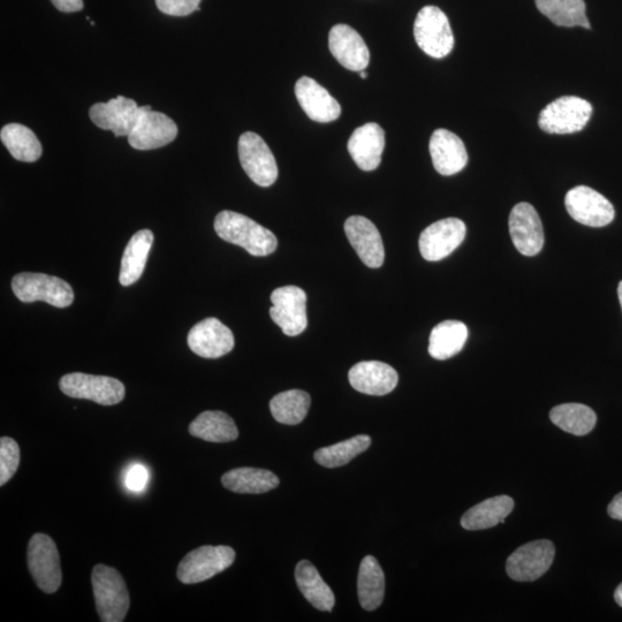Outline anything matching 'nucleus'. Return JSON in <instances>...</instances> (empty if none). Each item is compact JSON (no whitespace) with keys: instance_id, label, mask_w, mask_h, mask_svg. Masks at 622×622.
I'll return each mask as SVG.
<instances>
[{"instance_id":"nucleus-1","label":"nucleus","mask_w":622,"mask_h":622,"mask_svg":"<svg viewBox=\"0 0 622 622\" xmlns=\"http://www.w3.org/2000/svg\"><path fill=\"white\" fill-rule=\"evenodd\" d=\"M218 237L230 244L240 246L250 255L269 256L276 252V235L245 215L233 211H222L215 219Z\"/></svg>"},{"instance_id":"nucleus-2","label":"nucleus","mask_w":622,"mask_h":622,"mask_svg":"<svg viewBox=\"0 0 622 622\" xmlns=\"http://www.w3.org/2000/svg\"><path fill=\"white\" fill-rule=\"evenodd\" d=\"M95 604L103 622H123L130 610L131 598L121 574L106 565H96L91 574Z\"/></svg>"},{"instance_id":"nucleus-3","label":"nucleus","mask_w":622,"mask_h":622,"mask_svg":"<svg viewBox=\"0 0 622 622\" xmlns=\"http://www.w3.org/2000/svg\"><path fill=\"white\" fill-rule=\"evenodd\" d=\"M12 290L20 301L25 303L43 301L57 308L70 307L74 292L70 284L45 273H19L12 280Z\"/></svg>"},{"instance_id":"nucleus-4","label":"nucleus","mask_w":622,"mask_h":622,"mask_svg":"<svg viewBox=\"0 0 622 622\" xmlns=\"http://www.w3.org/2000/svg\"><path fill=\"white\" fill-rule=\"evenodd\" d=\"M414 37L420 49L428 56L442 59L454 47V36L446 14L436 6H426L417 14Z\"/></svg>"},{"instance_id":"nucleus-5","label":"nucleus","mask_w":622,"mask_h":622,"mask_svg":"<svg viewBox=\"0 0 622 622\" xmlns=\"http://www.w3.org/2000/svg\"><path fill=\"white\" fill-rule=\"evenodd\" d=\"M29 572L45 594H55L62 586L63 573L55 541L45 534H35L27 551Z\"/></svg>"},{"instance_id":"nucleus-6","label":"nucleus","mask_w":622,"mask_h":622,"mask_svg":"<svg viewBox=\"0 0 622 622\" xmlns=\"http://www.w3.org/2000/svg\"><path fill=\"white\" fill-rule=\"evenodd\" d=\"M593 106L583 98L564 96L550 103L541 112L538 125L549 134L578 133L587 126Z\"/></svg>"},{"instance_id":"nucleus-7","label":"nucleus","mask_w":622,"mask_h":622,"mask_svg":"<svg viewBox=\"0 0 622 622\" xmlns=\"http://www.w3.org/2000/svg\"><path fill=\"white\" fill-rule=\"evenodd\" d=\"M235 551L230 546H201L189 552L180 561L177 576L181 583L195 584L214 578L229 568L235 560Z\"/></svg>"},{"instance_id":"nucleus-8","label":"nucleus","mask_w":622,"mask_h":622,"mask_svg":"<svg viewBox=\"0 0 622 622\" xmlns=\"http://www.w3.org/2000/svg\"><path fill=\"white\" fill-rule=\"evenodd\" d=\"M59 388L67 397L91 400L102 406L117 405L126 394L125 385L116 378L82 373L65 375Z\"/></svg>"},{"instance_id":"nucleus-9","label":"nucleus","mask_w":622,"mask_h":622,"mask_svg":"<svg viewBox=\"0 0 622 622\" xmlns=\"http://www.w3.org/2000/svg\"><path fill=\"white\" fill-rule=\"evenodd\" d=\"M270 316L288 337L307 329V294L298 286L279 287L271 294Z\"/></svg>"},{"instance_id":"nucleus-10","label":"nucleus","mask_w":622,"mask_h":622,"mask_svg":"<svg viewBox=\"0 0 622 622\" xmlns=\"http://www.w3.org/2000/svg\"><path fill=\"white\" fill-rule=\"evenodd\" d=\"M239 159L242 169L256 185L270 187L278 178L275 156L259 134L247 132L240 136Z\"/></svg>"},{"instance_id":"nucleus-11","label":"nucleus","mask_w":622,"mask_h":622,"mask_svg":"<svg viewBox=\"0 0 622 622\" xmlns=\"http://www.w3.org/2000/svg\"><path fill=\"white\" fill-rule=\"evenodd\" d=\"M556 549L552 542L541 540L520 546L506 561V572L518 582L536 581L549 571L555 559Z\"/></svg>"},{"instance_id":"nucleus-12","label":"nucleus","mask_w":622,"mask_h":622,"mask_svg":"<svg viewBox=\"0 0 622 622\" xmlns=\"http://www.w3.org/2000/svg\"><path fill=\"white\" fill-rule=\"evenodd\" d=\"M177 136V124L164 113L146 105L141 106L140 117L127 139L136 150H154L168 146Z\"/></svg>"},{"instance_id":"nucleus-13","label":"nucleus","mask_w":622,"mask_h":622,"mask_svg":"<svg viewBox=\"0 0 622 622\" xmlns=\"http://www.w3.org/2000/svg\"><path fill=\"white\" fill-rule=\"evenodd\" d=\"M565 206L574 221L590 227L609 225L616 215L612 203L587 186L571 189L565 197Z\"/></svg>"},{"instance_id":"nucleus-14","label":"nucleus","mask_w":622,"mask_h":622,"mask_svg":"<svg viewBox=\"0 0 622 622\" xmlns=\"http://www.w3.org/2000/svg\"><path fill=\"white\" fill-rule=\"evenodd\" d=\"M466 232L465 223L458 218L442 219L428 226L419 240L423 259L430 262L444 260L462 244Z\"/></svg>"},{"instance_id":"nucleus-15","label":"nucleus","mask_w":622,"mask_h":622,"mask_svg":"<svg viewBox=\"0 0 622 622\" xmlns=\"http://www.w3.org/2000/svg\"><path fill=\"white\" fill-rule=\"evenodd\" d=\"M141 106L131 98L118 96L106 103H96L89 110L91 121L116 138L128 136L140 117Z\"/></svg>"},{"instance_id":"nucleus-16","label":"nucleus","mask_w":622,"mask_h":622,"mask_svg":"<svg viewBox=\"0 0 622 622\" xmlns=\"http://www.w3.org/2000/svg\"><path fill=\"white\" fill-rule=\"evenodd\" d=\"M510 234L515 248L525 256H535L544 246V231L540 216L532 204L522 202L511 211Z\"/></svg>"},{"instance_id":"nucleus-17","label":"nucleus","mask_w":622,"mask_h":622,"mask_svg":"<svg viewBox=\"0 0 622 622\" xmlns=\"http://www.w3.org/2000/svg\"><path fill=\"white\" fill-rule=\"evenodd\" d=\"M232 331L217 318H207L193 326L188 333V346L204 359H218L234 348Z\"/></svg>"},{"instance_id":"nucleus-18","label":"nucleus","mask_w":622,"mask_h":622,"mask_svg":"<svg viewBox=\"0 0 622 622\" xmlns=\"http://www.w3.org/2000/svg\"><path fill=\"white\" fill-rule=\"evenodd\" d=\"M348 241L368 268H381L385 260V249L381 233L374 223L361 216H352L345 222Z\"/></svg>"},{"instance_id":"nucleus-19","label":"nucleus","mask_w":622,"mask_h":622,"mask_svg":"<svg viewBox=\"0 0 622 622\" xmlns=\"http://www.w3.org/2000/svg\"><path fill=\"white\" fill-rule=\"evenodd\" d=\"M330 51L347 70L361 72L369 65L370 53L366 42L352 27L337 25L329 35Z\"/></svg>"},{"instance_id":"nucleus-20","label":"nucleus","mask_w":622,"mask_h":622,"mask_svg":"<svg viewBox=\"0 0 622 622\" xmlns=\"http://www.w3.org/2000/svg\"><path fill=\"white\" fill-rule=\"evenodd\" d=\"M352 388L368 396H385L397 388L399 377L396 369L379 361H363L355 364L348 374Z\"/></svg>"},{"instance_id":"nucleus-21","label":"nucleus","mask_w":622,"mask_h":622,"mask_svg":"<svg viewBox=\"0 0 622 622\" xmlns=\"http://www.w3.org/2000/svg\"><path fill=\"white\" fill-rule=\"evenodd\" d=\"M295 96L302 110L316 123H331L341 115L340 104L314 79H299L295 85Z\"/></svg>"},{"instance_id":"nucleus-22","label":"nucleus","mask_w":622,"mask_h":622,"mask_svg":"<svg viewBox=\"0 0 622 622\" xmlns=\"http://www.w3.org/2000/svg\"><path fill=\"white\" fill-rule=\"evenodd\" d=\"M429 149L432 163L442 176H453L466 168L467 149L458 135L437 130L431 136Z\"/></svg>"},{"instance_id":"nucleus-23","label":"nucleus","mask_w":622,"mask_h":622,"mask_svg":"<svg viewBox=\"0 0 622 622\" xmlns=\"http://www.w3.org/2000/svg\"><path fill=\"white\" fill-rule=\"evenodd\" d=\"M353 161L362 171H374L382 162L385 133L376 123L356 128L347 144Z\"/></svg>"},{"instance_id":"nucleus-24","label":"nucleus","mask_w":622,"mask_h":622,"mask_svg":"<svg viewBox=\"0 0 622 622\" xmlns=\"http://www.w3.org/2000/svg\"><path fill=\"white\" fill-rule=\"evenodd\" d=\"M154 244V233L141 230L135 233L128 242L121 260L119 282L123 286H131L138 282L146 269L148 256Z\"/></svg>"},{"instance_id":"nucleus-25","label":"nucleus","mask_w":622,"mask_h":622,"mask_svg":"<svg viewBox=\"0 0 622 622\" xmlns=\"http://www.w3.org/2000/svg\"><path fill=\"white\" fill-rule=\"evenodd\" d=\"M295 580L301 594L315 609L331 612L336 598L331 588L322 579L317 568L308 560H302L295 568Z\"/></svg>"},{"instance_id":"nucleus-26","label":"nucleus","mask_w":622,"mask_h":622,"mask_svg":"<svg viewBox=\"0 0 622 622\" xmlns=\"http://www.w3.org/2000/svg\"><path fill=\"white\" fill-rule=\"evenodd\" d=\"M514 508V500L508 496H497L480 503L467 511L461 519L466 530L490 529L504 523Z\"/></svg>"},{"instance_id":"nucleus-27","label":"nucleus","mask_w":622,"mask_h":622,"mask_svg":"<svg viewBox=\"0 0 622 622\" xmlns=\"http://www.w3.org/2000/svg\"><path fill=\"white\" fill-rule=\"evenodd\" d=\"M189 434L209 443H230L239 437L232 417L219 411L200 414L189 426Z\"/></svg>"},{"instance_id":"nucleus-28","label":"nucleus","mask_w":622,"mask_h":622,"mask_svg":"<svg viewBox=\"0 0 622 622\" xmlns=\"http://www.w3.org/2000/svg\"><path fill=\"white\" fill-rule=\"evenodd\" d=\"M468 339V328L459 321H445L439 323L431 331L429 339V354L436 360L453 358L464 348Z\"/></svg>"},{"instance_id":"nucleus-29","label":"nucleus","mask_w":622,"mask_h":622,"mask_svg":"<svg viewBox=\"0 0 622 622\" xmlns=\"http://www.w3.org/2000/svg\"><path fill=\"white\" fill-rule=\"evenodd\" d=\"M222 483L227 490L235 493L260 495L276 489L279 479L270 470L245 467L227 472L222 477Z\"/></svg>"},{"instance_id":"nucleus-30","label":"nucleus","mask_w":622,"mask_h":622,"mask_svg":"<svg viewBox=\"0 0 622 622\" xmlns=\"http://www.w3.org/2000/svg\"><path fill=\"white\" fill-rule=\"evenodd\" d=\"M358 594L362 608L375 611L385 596V576L381 565L373 556L363 558L359 570Z\"/></svg>"},{"instance_id":"nucleus-31","label":"nucleus","mask_w":622,"mask_h":622,"mask_svg":"<svg viewBox=\"0 0 622 622\" xmlns=\"http://www.w3.org/2000/svg\"><path fill=\"white\" fill-rule=\"evenodd\" d=\"M0 139L17 161L34 163L42 156V144L30 128L20 124H9L2 128Z\"/></svg>"},{"instance_id":"nucleus-32","label":"nucleus","mask_w":622,"mask_h":622,"mask_svg":"<svg viewBox=\"0 0 622 622\" xmlns=\"http://www.w3.org/2000/svg\"><path fill=\"white\" fill-rule=\"evenodd\" d=\"M538 11L560 27L590 29L584 0H535Z\"/></svg>"},{"instance_id":"nucleus-33","label":"nucleus","mask_w":622,"mask_h":622,"mask_svg":"<svg viewBox=\"0 0 622 622\" xmlns=\"http://www.w3.org/2000/svg\"><path fill=\"white\" fill-rule=\"evenodd\" d=\"M550 419L558 428L574 436H586L596 426L597 416L582 404H564L552 409Z\"/></svg>"},{"instance_id":"nucleus-34","label":"nucleus","mask_w":622,"mask_h":622,"mask_svg":"<svg viewBox=\"0 0 622 622\" xmlns=\"http://www.w3.org/2000/svg\"><path fill=\"white\" fill-rule=\"evenodd\" d=\"M311 404L310 396L301 390L277 394L270 401V411L275 420L287 426H297L305 420Z\"/></svg>"},{"instance_id":"nucleus-35","label":"nucleus","mask_w":622,"mask_h":622,"mask_svg":"<svg viewBox=\"0 0 622 622\" xmlns=\"http://www.w3.org/2000/svg\"><path fill=\"white\" fill-rule=\"evenodd\" d=\"M370 445L371 438L367 435H360L336 445L323 447L315 452L314 458L317 464L323 467L337 468L350 464L354 458L366 452Z\"/></svg>"},{"instance_id":"nucleus-36","label":"nucleus","mask_w":622,"mask_h":622,"mask_svg":"<svg viewBox=\"0 0 622 622\" xmlns=\"http://www.w3.org/2000/svg\"><path fill=\"white\" fill-rule=\"evenodd\" d=\"M20 465V447L14 439L2 437L0 439V485L9 482L17 473Z\"/></svg>"},{"instance_id":"nucleus-37","label":"nucleus","mask_w":622,"mask_h":622,"mask_svg":"<svg viewBox=\"0 0 622 622\" xmlns=\"http://www.w3.org/2000/svg\"><path fill=\"white\" fill-rule=\"evenodd\" d=\"M201 0H156L158 10L171 17H187L200 11Z\"/></svg>"},{"instance_id":"nucleus-38","label":"nucleus","mask_w":622,"mask_h":622,"mask_svg":"<svg viewBox=\"0 0 622 622\" xmlns=\"http://www.w3.org/2000/svg\"><path fill=\"white\" fill-rule=\"evenodd\" d=\"M149 480V473L146 467L140 464L133 465L127 470L125 476V485L128 490L133 492H141Z\"/></svg>"},{"instance_id":"nucleus-39","label":"nucleus","mask_w":622,"mask_h":622,"mask_svg":"<svg viewBox=\"0 0 622 622\" xmlns=\"http://www.w3.org/2000/svg\"><path fill=\"white\" fill-rule=\"evenodd\" d=\"M56 9L64 13L80 12L83 10V0H51Z\"/></svg>"},{"instance_id":"nucleus-40","label":"nucleus","mask_w":622,"mask_h":622,"mask_svg":"<svg viewBox=\"0 0 622 622\" xmlns=\"http://www.w3.org/2000/svg\"><path fill=\"white\" fill-rule=\"evenodd\" d=\"M610 518L622 521V492L613 498L608 507Z\"/></svg>"},{"instance_id":"nucleus-41","label":"nucleus","mask_w":622,"mask_h":622,"mask_svg":"<svg viewBox=\"0 0 622 622\" xmlns=\"http://www.w3.org/2000/svg\"><path fill=\"white\" fill-rule=\"evenodd\" d=\"M614 599H616L617 604L622 608V583L616 589V593H614Z\"/></svg>"},{"instance_id":"nucleus-42","label":"nucleus","mask_w":622,"mask_h":622,"mask_svg":"<svg viewBox=\"0 0 622 622\" xmlns=\"http://www.w3.org/2000/svg\"><path fill=\"white\" fill-rule=\"evenodd\" d=\"M618 295H619L620 305H621V308H622V280H621V282L619 284V287H618Z\"/></svg>"},{"instance_id":"nucleus-43","label":"nucleus","mask_w":622,"mask_h":622,"mask_svg":"<svg viewBox=\"0 0 622 622\" xmlns=\"http://www.w3.org/2000/svg\"><path fill=\"white\" fill-rule=\"evenodd\" d=\"M360 75H361V78H362V79H366V78H368V74H367V72L361 71V72H360Z\"/></svg>"}]
</instances>
